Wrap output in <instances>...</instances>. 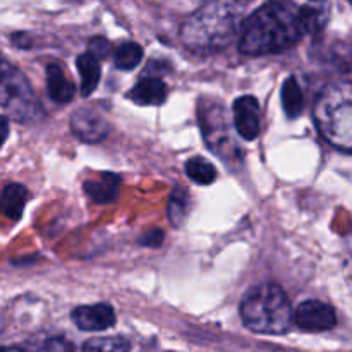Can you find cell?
<instances>
[{"label": "cell", "mask_w": 352, "mask_h": 352, "mask_svg": "<svg viewBox=\"0 0 352 352\" xmlns=\"http://www.w3.org/2000/svg\"><path fill=\"white\" fill-rule=\"evenodd\" d=\"M298 21L302 34H316L325 28L327 14L318 7L305 6L298 10Z\"/></svg>", "instance_id": "18"}, {"label": "cell", "mask_w": 352, "mask_h": 352, "mask_svg": "<svg viewBox=\"0 0 352 352\" xmlns=\"http://www.w3.org/2000/svg\"><path fill=\"white\" fill-rule=\"evenodd\" d=\"M349 2H351V3H352V0H349Z\"/></svg>", "instance_id": "27"}, {"label": "cell", "mask_w": 352, "mask_h": 352, "mask_svg": "<svg viewBox=\"0 0 352 352\" xmlns=\"http://www.w3.org/2000/svg\"><path fill=\"white\" fill-rule=\"evenodd\" d=\"M241 318L251 332L280 336L291 329L294 311L282 287L275 284H260L244 296Z\"/></svg>", "instance_id": "4"}, {"label": "cell", "mask_w": 352, "mask_h": 352, "mask_svg": "<svg viewBox=\"0 0 352 352\" xmlns=\"http://www.w3.org/2000/svg\"><path fill=\"white\" fill-rule=\"evenodd\" d=\"M47 89L55 103H69L74 98V82L65 76L64 69L58 64H50L47 67Z\"/></svg>", "instance_id": "13"}, {"label": "cell", "mask_w": 352, "mask_h": 352, "mask_svg": "<svg viewBox=\"0 0 352 352\" xmlns=\"http://www.w3.org/2000/svg\"><path fill=\"white\" fill-rule=\"evenodd\" d=\"M28 201V189L23 184H9L0 195V210L10 220H19L23 217Z\"/></svg>", "instance_id": "14"}, {"label": "cell", "mask_w": 352, "mask_h": 352, "mask_svg": "<svg viewBox=\"0 0 352 352\" xmlns=\"http://www.w3.org/2000/svg\"><path fill=\"white\" fill-rule=\"evenodd\" d=\"M198 117L203 138H205L210 150L215 151L217 155L226 157V150H230L236 144L229 136V127L226 124V113H223L222 107L201 100L198 107Z\"/></svg>", "instance_id": "6"}, {"label": "cell", "mask_w": 352, "mask_h": 352, "mask_svg": "<svg viewBox=\"0 0 352 352\" xmlns=\"http://www.w3.org/2000/svg\"><path fill=\"white\" fill-rule=\"evenodd\" d=\"M127 98L143 107L162 105L167 98V86L158 78H144L131 89Z\"/></svg>", "instance_id": "12"}, {"label": "cell", "mask_w": 352, "mask_h": 352, "mask_svg": "<svg viewBox=\"0 0 352 352\" xmlns=\"http://www.w3.org/2000/svg\"><path fill=\"white\" fill-rule=\"evenodd\" d=\"M282 105H284V112L289 119H296L301 116L302 107H305V98H302V91L299 88L296 78H287L282 85Z\"/></svg>", "instance_id": "16"}, {"label": "cell", "mask_w": 352, "mask_h": 352, "mask_svg": "<svg viewBox=\"0 0 352 352\" xmlns=\"http://www.w3.org/2000/svg\"><path fill=\"white\" fill-rule=\"evenodd\" d=\"M100 58L93 54H82L78 57V71L81 74V95L89 96L96 89L102 76V67H100Z\"/></svg>", "instance_id": "15"}, {"label": "cell", "mask_w": 352, "mask_h": 352, "mask_svg": "<svg viewBox=\"0 0 352 352\" xmlns=\"http://www.w3.org/2000/svg\"><path fill=\"white\" fill-rule=\"evenodd\" d=\"M162 241H164V232L155 229L151 230V232H148L146 236L141 237L140 244H143V246H150V248H158L162 244Z\"/></svg>", "instance_id": "23"}, {"label": "cell", "mask_w": 352, "mask_h": 352, "mask_svg": "<svg viewBox=\"0 0 352 352\" xmlns=\"http://www.w3.org/2000/svg\"><path fill=\"white\" fill-rule=\"evenodd\" d=\"M9 138V119L6 116H0V148Z\"/></svg>", "instance_id": "24"}, {"label": "cell", "mask_w": 352, "mask_h": 352, "mask_svg": "<svg viewBox=\"0 0 352 352\" xmlns=\"http://www.w3.org/2000/svg\"><path fill=\"white\" fill-rule=\"evenodd\" d=\"M0 107L19 122H31L43 116L33 88L19 69L0 57Z\"/></svg>", "instance_id": "5"}, {"label": "cell", "mask_w": 352, "mask_h": 352, "mask_svg": "<svg viewBox=\"0 0 352 352\" xmlns=\"http://www.w3.org/2000/svg\"><path fill=\"white\" fill-rule=\"evenodd\" d=\"M129 342L126 339H120V337H110V339H95L89 340L82 346L85 351H129Z\"/></svg>", "instance_id": "21"}, {"label": "cell", "mask_w": 352, "mask_h": 352, "mask_svg": "<svg viewBox=\"0 0 352 352\" xmlns=\"http://www.w3.org/2000/svg\"><path fill=\"white\" fill-rule=\"evenodd\" d=\"M234 126L241 138L256 140L260 134V103L254 96H241L234 102Z\"/></svg>", "instance_id": "9"}, {"label": "cell", "mask_w": 352, "mask_h": 352, "mask_svg": "<svg viewBox=\"0 0 352 352\" xmlns=\"http://www.w3.org/2000/svg\"><path fill=\"white\" fill-rule=\"evenodd\" d=\"M71 129L85 143H98L109 134V124L93 109H79L72 113Z\"/></svg>", "instance_id": "8"}, {"label": "cell", "mask_w": 352, "mask_h": 352, "mask_svg": "<svg viewBox=\"0 0 352 352\" xmlns=\"http://www.w3.org/2000/svg\"><path fill=\"white\" fill-rule=\"evenodd\" d=\"M143 58V48L141 45L134 43V41H127V43H122L116 50V55H113V62L119 69L122 71H131V69L136 67L138 64Z\"/></svg>", "instance_id": "20"}, {"label": "cell", "mask_w": 352, "mask_h": 352, "mask_svg": "<svg viewBox=\"0 0 352 352\" xmlns=\"http://www.w3.org/2000/svg\"><path fill=\"white\" fill-rule=\"evenodd\" d=\"M189 192L184 188H175L172 191L170 201H168V220L174 227H181L184 223L189 212Z\"/></svg>", "instance_id": "19"}, {"label": "cell", "mask_w": 352, "mask_h": 352, "mask_svg": "<svg viewBox=\"0 0 352 352\" xmlns=\"http://www.w3.org/2000/svg\"><path fill=\"white\" fill-rule=\"evenodd\" d=\"M241 9L230 0H208L182 26L181 40L196 52L227 47L239 30Z\"/></svg>", "instance_id": "2"}, {"label": "cell", "mask_w": 352, "mask_h": 352, "mask_svg": "<svg viewBox=\"0 0 352 352\" xmlns=\"http://www.w3.org/2000/svg\"><path fill=\"white\" fill-rule=\"evenodd\" d=\"M301 36L298 10L280 2H268L246 19L239 50L246 55L275 54L287 50Z\"/></svg>", "instance_id": "1"}, {"label": "cell", "mask_w": 352, "mask_h": 352, "mask_svg": "<svg viewBox=\"0 0 352 352\" xmlns=\"http://www.w3.org/2000/svg\"><path fill=\"white\" fill-rule=\"evenodd\" d=\"M72 322L79 330L85 332H100L113 327L116 313L109 305H89L78 306L72 311Z\"/></svg>", "instance_id": "10"}, {"label": "cell", "mask_w": 352, "mask_h": 352, "mask_svg": "<svg viewBox=\"0 0 352 352\" xmlns=\"http://www.w3.org/2000/svg\"><path fill=\"white\" fill-rule=\"evenodd\" d=\"M120 191V177L113 172H103L100 177L85 182V192L98 205L116 201Z\"/></svg>", "instance_id": "11"}, {"label": "cell", "mask_w": 352, "mask_h": 352, "mask_svg": "<svg viewBox=\"0 0 352 352\" xmlns=\"http://www.w3.org/2000/svg\"><path fill=\"white\" fill-rule=\"evenodd\" d=\"M298 327L305 332H323L336 327L337 316L332 306L322 301H305L294 311Z\"/></svg>", "instance_id": "7"}, {"label": "cell", "mask_w": 352, "mask_h": 352, "mask_svg": "<svg viewBox=\"0 0 352 352\" xmlns=\"http://www.w3.org/2000/svg\"><path fill=\"white\" fill-rule=\"evenodd\" d=\"M186 172H188L189 179L199 186L213 184L217 179L215 165L201 157H195L191 158V160H188V164H186Z\"/></svg>", "instance_id": "17"}, {"label": "cell", "mask_w": 352, "mask_h": 352, "mask_svg": "<svg viewBox=\"0 0 352 352\" xmlns=\"http://www.w3.org/2000/svg\"><path fill=\"white\" fill-rule=\"evenodd\" d=\"M43 347L45 349H71V346H69V344L62 342V340H58V339L48 340Z\"/></svg>", "instance_id": "25"}, {"label": "cell", "mask_w": 352, "mask_h": 352, "mask_svg": "<svg viewBox=\"0 0 352 352\" xmlns=\"http://www.w3.org/2000/svg\"><path fill=\"white\" fill-rule=\"evenodd\" d=\"M12 41L17 45V47H21V48H26V47H30V45H31L30 40L26 38V34H14Z\"/></svg>", "instance_id": "26"}, {"label": "cell", "mask_w": 352, "mask_h": 352, "mask_svg": "<svg viewBox=\"0 0 352 352\" xmlns=\"http://www.w3.org/2000/svg\"><path fill=\"white\" fill-rule=\"evenodd\" d=\"M313 117L323 140L352 153V81L325 86L316 98Z\"/></svg>", "instance_id": "3"}, {"label": "cell", "mask_w": 352, "mask_h": 352, "mask_svg": "<svg viewBox=\"0 0 352 352\" xmlns=\"http://www.w3.org/2000/svg\"><path fill=\"white\" fill-rule=\"evenodd\" d=\"M109 48H110V43L105 40V38L96 36L89 41V54H93L95 57H98V58L107 57V54H109Z\"/></svg>", "instance_id": "22"}]
</instances>
